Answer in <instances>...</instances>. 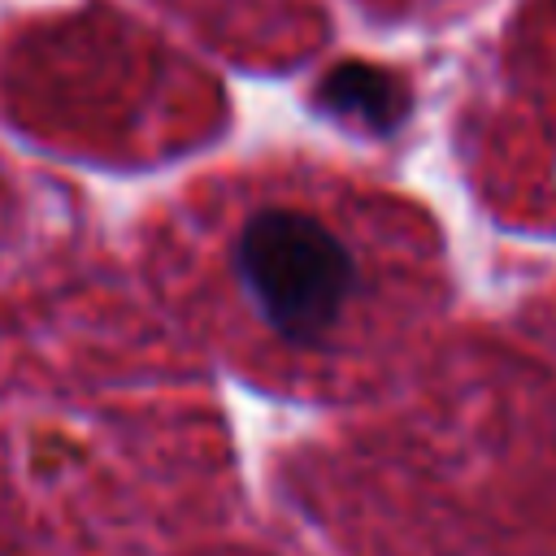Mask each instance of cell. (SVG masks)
I'll list each match as a JSON object with an SVG mask.
<instances>
[{
	"mask_svg": "<svg viewBox=\"0 0 556 556\" xmlns=\"http://www.w3.org/2000/svg\"><path fill=\"white\" fill-rule=\"evenodd\" d=\"M226 274L248 313L287 348H326L365 300V248L304 200H256L226 235Z\"/></svg>",
	"mask_w": 556,
	"mask_h": 556,
	"instance_id": "6da1fadb",
	"label": "cell"
},
{
	"mask_svg": "<svg viewBox=\"0 0 556 556\" xmlns=\"http://www.w3.org/2000/svg\"><path fill=\"white\" fill-rule=\"evenodd\" d=\"M326 100L334 113H352L365 126H391L400 117V87L382 70L343 65L326 83Z\"/></svg>",
	"mask_w": 556,
	"mask_h": 556,
	"instance_id": "7a4b0ae2",
	"label": "cell"
}]
</instances>
